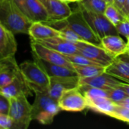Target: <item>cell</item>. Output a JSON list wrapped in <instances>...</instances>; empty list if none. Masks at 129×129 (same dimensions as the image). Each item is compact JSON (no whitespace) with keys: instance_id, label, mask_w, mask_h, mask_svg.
I'll return each mask as SVG.
<instances>
[{"instance_id":"1","label":"cell","mask_w":129,"mask_h":129,"mask_svg":"<svg viewBox=\"0 0 129 129\" xmlns=\"http://www.w3.org/2000/svg\"><path fill=\"white\" fill-rule=\"evenodd\" d=\"M0 22L14 34H28L33 23L14 0H4L0 5Z\"/></svg>"},{"instance_id":"2","label":"cell","mask_w":129,"mask_h":129,"mask_svg":"<svg viewBox=\"0 0 129 129\" xmlns=\"http://www.w3.org/2000/svg\"><path fill=\"white\" fill-rule=\"evenodd\" d=\"M36 98L32 104V119L42 125H50L53 122L61 109L58 101L45 92H36Z\"/></svg>"},{"instance_id":"3","label":"cell","mask_w":129,"mask_h":129,"mask_svg":"<svg viewBox=\"0 0 129 129\" xmlns=\"http://www.w3.org/2000/svg\"><path fill=\"white\" fill-rule=\"evenodd\" d=\"M20 70L33 92L48 93L50 77L33 60H26L19 65Z\"/></svg>"},{"instance_id":"4","label":"cell","mask_w":129,"mask_h":129,"mask_svg":"<svg viewBox=\"0 0 129 129\" xmlns=\"http://www.w3.org/2000/svg\"><path fill=\"white\" fill-rule=\"evenodd\" d=\"M8 116L12 120V129H27L32 119V104L26 96L20 95L10 98Z\"/></svg>"},{"instance_id":"5","label":"cell","mask_w":129,"mask_h":129,"mask_svg":"<svg viewBox=\"0 0 129 129\" xmlns=\"http://www.w3.org/2000/svg\"><path fill=\"white\" fill-rule=\"evenodd\" d=\"M64 22L72 28L83 41L101 46V40L97 36L86 21L79 6L76 11L72 12V14L64 20Z\"/></svg>"},{"instance_id":"6","label":"cell","mask_w":129,"mask_h":129,"mask_svg":"<svg viewBox=\"0 0 129 129\" xmlns=\"http://www.w3.org/2000/svg\"><path fill=\"white\" fill-rule=\"evenodd\" d=\"M79 6L81 8L86 21L100 39L109 35H119L115 26L104 16V14L93 12L83 8L80 5Z\"/></svg>"},{"instance_id":"7","label":"cell","mask_w":129,"mask_h":129,"mask_svg":"<svg viewBox=\"0 0 129 129\" xmlns=\"http://www.w3.org/2000/svg\"><path fill=\"white\" fill-rule=\"evenodd\" d=\"M61 110L78 113L88 108L87 101L79 87L65 91L58 99Z\"/></svg>"},{"instance_id":"8","label":"cell","mask_w":129,"mask_h":129,"mask_svg":"<svg viewBox=\"0 0 129 129\" xmlns=\"http://www.w3.org/2000/svg\"><path fill=\"white\" fill-rule=\"evenodd\" d=\"M77 47L79 54L101 63L107 67L114 60V57L109 54L101 46L94 45L92 43L80 40L74 42Z\"/></svg>"},{"instance_id":"9","label":"cell","mask_w":129,"mask_h":129,"mask_svg":"<svg viewBox=\"0 0 129 129\" xmlns=\"http://www.w3.org/2000/svg\"><path fill=\"white\" fill-rule=\"evenodd\" d=\"M30 45L33 54L38 58H40L51 63L63 66L74 70L73 63L66 58L64 54L48 47H45L33 39H31Z\"/></svg>"},{"instance_id":"10","label":"cell","mask_w":129,"mask_h":129,"mask_svg":"<svg viewBox=\"0 0 129 129\" xmlns=\"http://www.w3.org/2000/svg\"><path fill=\"white\" fill-rule=\"evenodd\" d=\"M79 81V78L78 76L50 77L48 94L54 99L58 101L60 95L65 91L78 88Z\"/></svg>"},{"instance_id":"11","label":"cell","mask_w":129,"mask_h":129,"mask_svg":"<svg viewBox=\"0 0 129 129\" xmlns=\"http://www.w3.org/2000/svg\"><path fill=\"white\" fill-rule=\"evenodd\" d=\"M48 14V22H56L66 20L71 14L72 10L68 3L61 0H40Z\"/></svg>"},{"instance_id":"12","label":"cell","mask_w":129,"mask_h":129,"mask_svg":"<svg viewBox=\"0 0 129 129\" xmlns=\"http://www.w3.org/2000/svg\"><path fill=\"white\" fill-rule=\"evenodd\" d=\"M20 10L32 22L47 23L49 21L46 9L40 0H25Z\"/></svg>"},{"instance_id":"13","label":"cell","mask_w":129,"mask_h":129,"mask_svg":"<svg viewBox=\"0 0 129 129\" xmlns=\"http://www.w3.org/2000/svg\"><path fill=\"white\" fill-rule=\"evenodd\" d=\"M35 41L43 45L45 47L58 51L64 55L79 54V50L74 42H70L60 36H55L45 39Z\"/></svg>"},{"instance_id":"14","label":"cell","mask_w":129,"mask_h":129,"mask_svg":"<svg viewBox=\"0 0 129 129\" xmlns=\"http://www.w3.org/2000/svg\"><path fill=\"white\" fill-rule=\"evenodd\" d=\"M122 82L113 76L104 73L92 77L79 78V86L88 85L104 90H109L113 88L117 87Z\"/></svg>"},{"instance_id":"15","label":"cell","mask_w":129,"mask_h":129,"mask_svg":"<svg viewBox=\"0 0 129 129\" xmlns=\"http://www.w3.org/2000/svg\"><path fill=\"white\" fill-rule=\"evenodd\" d=\"M32 90L29 87L26 81L22 75L20 70L18 75L8 85L0 88V93L8 98L17 97L20 95L29 96L32 94Z\"/></svg>"},{"instance_id":"16","label":"cell","mask_w":129,"mask_h":129,"mask_svg":"<svg viewBox=\"0 0 129 129\" xmlns=\"http://www.w3.org/2000/svg\"><path fill=\"white\" fill-rule=\"evenodd\" d=\"M20 73L14 56L0 59V88L8 85Z\"/></svg>"},{"instance_id":"17","label":"cell","mask_w":129,"mask_h":129,"mask_svg":"<svg viewBox=\"0 0 129 129\" xmlns=\"http://www.w3.org/2000/svg\"><path fill=\"white\" fill-rule=\"evenodd\" d=\"M101 40L102 48L114 58L122 56L127 52L128 43L125 42L119 35L106 36Z\"/></svg>"},{"instance_id":"18","label":"cell","mask_w":129,"mask_h":129,"mask_svg":"<svg viewBox=\"0 0 129 129\" xmlns=\"http://www.w3.org/2000/svg\"><path fill=\"white\" fill-rule=\"evenodd\" d=\"M14 35L0 22V59L14 56L17 44Z\"/></svg>"},{"instance_id":"19","label":"cell","mask_w":129,"mask_h":129,"mask_svg":"<svg viewBox=\"0 0 129 129\" xmlns=\"http://www.w3.org/2000/svg\"><path fill=\"white\" fill-rule=\"evenodd\" d=\"M105 73L129 84V59L120 56L115 57L113 61L106 67Z\"/></svg>"},{"instance_id":"20","label":"cell","mask_w":129,"mask_h":129,"mask_svg":"<svg viewBox=\"0 0 129 129\" xmlns=\"http://www.w3.org/2000/svg\"><path fill=\"white\" fill-rule=\"evenodd\" d=\"M28 35L31 37V39L40 40L60 36V31L46 23L33 22L29 29Z\"/></svg>"},{"instance_id":"21","label":"cell","mask_w":129,"mask_h":129,"mask_svg":"<svg viewBox=\"0 0 129 129\" xmlns=\"http://www.w3.org/2000/svg\"><path fill=\"white\" fill-rule=\"evenodd\" d=\"M34 61L46 73L49 77L52 76H75L77 73L75 70L63 66L54 64L38 58L33 55Z\"/></svg>"},{"instance_id":"22","label":"cell","mask_w":129,"mask_h":129,"mask_svg":"<svg viewBox=\"0 0 129 129\" xmlns=\"http://www.w3.org/2000/svg\"><path fill=\"white\" fill-rule=\"evenodd\" d=\"M88 108L94 112L109 116L113 113L116 104L112 101L107 96H96L85 98Z\"/></svg>"},{"instance_id":"23","label":"cell","mask_w":129,"mask_h":129,"mask_svg":"<svg viewBox=\"0 0 129 129\" xmlns=\"http://www.w3.org/2000/svg\"><path fill=\"white\" fill-rule=\"evenodd\" d=\"M79 78L92 77L105 73L106 67L94 65H77L73 64Z\"/></svg>"},{"instance_id":"24","label":"cell","mask_w":129,"mask_h":129,"mask_svg":"<svg viewBox=\"0 0 129 129\" xmlns=\"http://www.w3.org/2000/svg\"><path fill=\"white\" fill-rule=\"evenodd\" d=\"M79 5L88 11L104 14L108 5L107 0H81L78 2Z\"/></svg>"},{"instance_id":"25","label":"cell","mask_w":129,"mask_h":129,"mask_svg":"<svg viewBox=\"0 0 129 129\" xmlns=\"http://www.w3.org/2000/svg\"><path fill=\"white\" fill-rule=\"evenodd\" d=\"M104 14L114 26L118 24L122 20L125 19V17L116 8L113 3H108Z\"/></svg>"},{"instance_id":"26","label":"cell","mask_w":129,"mask_h":129,"mask_svg":"<svg viewBox=\"0 0 129 129\" xmlns=\"http://www.w3.org/2000/svg\"><path fill=\"white\" fill-rule=\"evenodd\" d=\"M64 24L61 26V27L58 28L57 29L60 31V36L72 42H76L80 40H82V39L72 29L70 28L63 20Z\"/></svg>"},{"instance_id":"27","label":"cell","mask_w":129,"mask_h":129,"mask_svg":"<svg viewBox=\"0 0 129 129\" xmlns=\"http://www.w3.org/2000/svg\"><path fill=\"white\" fill-rule=\"evenodd\" d=\"M110 116L129 124V109L125 107L116 104L114 110L110 115Z\"/></svg>"},{"instance_id":"28","label":"cell","mask_w":129,"mask_h":129,"mask_svg":"<svg viewBox=\"0 0 129 129\" xmlns=\"http://www.w3.org/2000/svg\"><path fill=\"white\" fill-rule=\"evenodd\" d=\"M107 97L115 104H118L120 101H123L127 97H128V94L119 87L110 88L109 90H107Z\"/></svg>"},{"instance_id":"29","label":"cell","mask_w":129,"mask_h":129,"mask_svg":"<svg viewBox=\"0 0 129 129\" xmlns=\"http://www.w3.org/2000/svg\"><path fill=\"white\" fill-rule=\"evenodd\" d=\"M115 27L118 32V34L125 37L128 42L129 39V19L125 18L116 24Z\"/></svg>"},{"instance_id":"30","label":"cell","mask_w":129,"mask_h":129,"mask_svg":"<svg viewBox=\"0 0 129 129\" xmlns=\"http://www.w3.org/2000/svg\"><path fill=\"white\" fill-rule=\"evenodd\" d=\"M10 109V98L0 93V113L8 115Z\"/></svg>"},{"instance_id":"31","label":"cell","mask_w":129,"mask_h":129,"mask_svg":"<svg viewBox=\"0 0 129 129\" xmlns=\"http://www.w3.org/2000/svg\"><path fill=\"white\" fill-rule=\"evenodd\" d=\"M13 122L7 114L0 113V129H12Z\"/></svg>"},{"instance_id":"32","label":"cell","mask_w":129,"mask_h":129,"mask_svg":"<svg viewBox=\"0 0 129 129\" xmlns=\"http://www.w3.org/2000/svg\"><path fill=\"white\" fill-rule=\"evenodd\" d=\"M125 1L126 0H113V4L116 7V8L120 12H122V14H123V9L125 4Z\"/></svg>"},{"instance_id":"33","label":"cell","mask_w":129,"mask_h":129,"mask_svg":"<svg viewBox=\"0 0 129 129\" xmlns=\"http://www.w3.org/2000/svg\"><path fill=\"white\" fill-rule=\"evenodd\" d=\"M123 15L125 17V18L129 19V0L125 1V4L123 9Z\"/></svg>"},{"instance_id":"34","label":"cell","mask_w":129,"mask_h":129,"mask_svg":"<svg viewBox=\"0 0 129 129\" xmlns=\"http://www.w3.org/2000/svg\"><path fill=\"white\" fill-rule=\"evenodd\" d=\"M117 87H119V88H120L121 89H122L127 94H128V96L129 97V84L128 83H123V82H121Z\"/></svg>"},{"instance_id":"35","label":"cell","mask_w":129,"mask_h":129,"mask_svg":"<svg viewBox=\"0 0 129 129\" xmlns=\"http://www.w3.org/2000/svg\"><path fill=\"white\" fill-rule=\"evenodd\" d=\"M118 105H120V106H122V107H125L126 108L129 109V97H127L126 98H125L123 101H120L119 103L116 104Z\"/></svg>"},{"instance_id":"36","label":"cell","mask_w":129,"mask_h":129,"mask_svg":"<svg viewBox=\"0 0 129 129\" xmlns=\"http://www.w3.org/2000/svg\"><path fill=\"white\" fill-rule=\"evenodd\" d=\"M14 1L16 3V5L19 7L20 9L22 8V6L23 5V4L25 2V0H14Z\"/></svg>"},{"instance_id":"37","label":"cell","mask_w":129,"mask_h":129,"mask_svg":"<svg viewBox=\"0 0 129 129\" xmlns=\"http://www.w3.org/2000/svg\"><path fill=\"white\" fill-rule=\"evenodd\" d=\"M64 2H67V3H70V2H75L74 0H61Z\"/></svg>"},{"instance_id":"38","label":"cell","mask_w":129,"mask_h":129,"mask_svg":"<svg viewBox=\"0 0 129 129\" xmlns=\"http://www.w3.org/2000/svg\"><path fill=\"white\" fill-rule=\"evenodd\" d=\"M126 54L128 55V57H129V45H128V50H127V52H126Z\"/></svg>"},{"instance_id":"39","label":"cell","mask_w":129,"mask_h":129,"mask_svg":"<svg viewBox=\"0 0 129 129\" xmlns=\"http://www.w3.org/2000/svg\"><path fill=\"white\" fill-rule=\"evenodd\" d=\"M108 3H113V0H107Z\"/></svg>"},{"instance_id":"40","label":"cell","mask_w":129,"mask_h":129,"mask_svg":"<svg viewBox=\"0 0 129 129\" xmlns=\"http://www.w3.org/2000/svg\"><path fill=\"white\" fill-rule=\"evenodd\" d=\"M75 1V2H80L81 0H74Z\"/></svg>"},{"instance_id":"41","label":"cell","mask_w":129,"mask_h":129,"mask_svg":"<svg viewBox=\"0 0 129 129\" xmlns=\"http://www.w3.org/2000/svg\"><path fill=\"white\" fill-rule=\"evenodd\" d=\"M3 1H4V0H0V5H1V4H2V2H3Z\"/></svg>"},{"instance_id":"42","label":"cell","mask_w":129,"mask_h":129,"mask_svg":"<svg viewBox=\"0 0 129 129\" xmlns=\"http://www.w3.org/2000/svg\"><path fill=\"white\" fill-rule=\"evenodd\" d=\"M127 43H128V45H129V39H128V41L127 42Z\"/></svg>"}]
</instances>
